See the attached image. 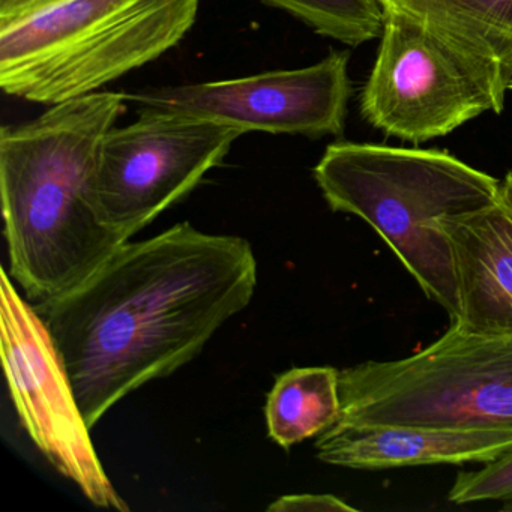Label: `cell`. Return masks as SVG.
<instances>
[{"label": "cell", "instance_id": "cell-9", "mask_svg": "<svg viewBox=\"0 0 512 512\" xmlns=\"http://www.w3.org/2000/svg\"><path fill=\"white\" fill-rule=\"evenodd\" d=\"M493 112L467 68L433 35L385 13L379 52L361 94V113L388 137L419 143L454 133Z\"/></svg>", "mask_w": 512, "mask_h": 512}, {"label": "cell", "instance_id": "cell-18", "mask_svg": "<svg viewBox=\"0 0 512 512\" xmlns=\"http://www.w3.org/2000/svg\"><path fill=\"white\" fill-rule=\"evenodd\" d=\"M502 511L512 512V499L505 500V502H503Z\"/></svg>", "mask_w": 512, "mask_h": 512}, {"label": "cell", "instance_id": "cell-8", "mask_svg": "<svg viewBox=\"0 0 512 512\" xmlns=\"http://www.w3.org/2000/svg\"><path fill=\"white\" fill-rule=\"evenodd\" d=\"M349 59V52H334L310 67L146 89L125 98L139 109L211 119L247 133L338 137L353 92Z\"/></svg>", "mask_w": 512, "mask_h": 512}, {"label": "cell", "instance_id": "cell-2", "mask_svg": "<svg viewBox=\"0 0 512 512\" xmlns=\"http://www.w3.org/2000/svg\"><path fill=\"white\" fill-rule=\"evenodd\" d=\"M127 104L125 92H94L0 130L10 277L31 301L70 292L127 242L100 220L89 199L101 140Z\"/></svg>", "mask_w": 512, "mask_h": 512}, {"label": "cell", "instance_id": "cell-7", "mask_svg": "<svg viewBox=\"0 0 512 512\" xmlns=\"http://www.w3.org/2000/svg\"><path fill=\"white\" fill-rule=\"evenodd\" d=\"M0 271V347L20 422L41 454L100 508L130 511L103 469L61 355L38 311Z\"/></svg>", "mask_w": 512, "mask_h": 512}, {"label": "cell", "instance_id": "cell-15", "mask_svg": "<svg viewBox=\"0 0 512 512\" xmlns=\"http://www.w3.org/2000/svg\"><path fill=\"white\" fill-rule=\"evenodd\" d=\"M448 499L454 505L512 499V449L482 469L458 473Z\"/></svg>", "mask_w": 512, "mask_h": 512}, {"label": "cell", "instance_id": "cell-6", "mask_svg": "<svg viewBox=\"0 0 512 512\" xmlns=\"http://www.w3.org/2000/svg\"><path fill=\"white\" fill-rule=\"evenodd\" d=\"M247 131L178 113L139 109V119L107 131L89 199L100 220L128 241L188 196Z\"/></svg>", "mask_w": 512, "mask_h": 512}, {"label": "cell", "instance_id": "cell-3", "mask_svg": "<svg viewBox=\"0 0 512 512\" xmlns=\"http://www.w3.org/2000/svg\"><path fill=\"white\" fill-rule=\"evenodd\" d=\"M313 176L329 208L374 229L454 322L457 278L440 220L496 202L502 181L449 152L355 142L329 145Z\"/></svg>", "mask_w": 512, "mask_h": 512}, {"label": "cell", "instance_id": "cell-16", "mask_svg": "<svg viewBox=\"0 0 512 512\" xmlns=\"http://www.w3.org/2000/svg\"><path fill=\"white\" fill-rule=\"evenodd\" d=\"M271 512H356L355 506L332 494H290L269 505Z\"/></svg>", "mask_w": 512, "mask_h": 512}, {"label": "cell", "instance_id": "cell-5", "mask_svg": "<svg viewBox=\"0 0 512 512\" xmlns=\"http://www.w3.org/2000/svg\"><path fill=\"white\" fill-rule=\"evenodd\" d=\"M341 427L512 430V335L455 326L415 355L340 371Z\"/></svg>", "mask_w": 512, "mask_h": 512}, {"label": "cell", "instance_id": "cell-13", "mask_svg": "<svg viewBox=\"0 0 512 512\" xmlns=\"http://www.w3.org/2000/svg\"><path fill=\"white\" fill-rule=\"evenodd\" d=\"M265 415L269 437L281 448L320 436L340 419V371L334 367L286 371L269 392Z\"/></svg>", "mask_w": 512, "mask_h": 512}, {"label": "cell", "instance_id": "cell-19", "mask_svg": "<svg viewBox=\"0 0 512 512\" xmlns=\"http://www.w3.org/2000/svg\"><path fill=\"white\" fill-rule=\"evenodd\" d=\"M508 91H512V79L511 82H509Z\"/></svg>", "mask_w": 512, "mask_h": 512}, {"label": "cell", "instance_id": "cell-4", "mask_svg": "<svg viewBox=\"0 0 512 512\" xmlns=\"http://www.w3.org/2000/svg\"><path fill=\"white\" fill-rule=\"evenodd\" d=\"M200 0H0V88L55 106L178 46Z\"/></svg>", "mask_w": 512, "mask_h": 512}, {"label": "cell", "instance_id": "cell-12", "mask_svg": "<svg viewBox=\"0 0 512 512\" xmlns=\"http://www.w3.org/2000/svg\"><path fill=\"white\" fill-rule=\"evenodd\" d=\"M433 35L484 88L494 115L512 79V0H380Z\"/></svg>", "mask_w": 512, "mask_h": 512}, {"label": "cell", "instance_id": "cell-14", "mask_svg": "<svg viewBox=\"0 0 512 512\" xmlns=\"http://www.w3.org/2000/svg\"><path fill=\"white\" fill-rule=\"evenodd\" d=\"M292 14L316 34L358 47L382 34L385 11L380 0H265Z\"/></svg>", "mask_w": 512, "mask_h": 512}, {"label": "cell", "instance_id": "cell-1", "mask_svg": "<svg viewBox=\"0 0 512 512\" xmlns=\"http://www.w3.org/2000/svg\"><path fill=\"white\" fill-rule=\"evenodd\" d=\"M256 286L247 239L179 223L125 242L82 284L35 310L92 430L128 394L197 358Z\"/></svg>", "mask_w": 512, "mask_h": 512}, {"label": "cell", "instance_id": "cell-17", "mask_svg": "<svg viewBox=\"0 0 512 512\" xmlns=\"http://www.w3.org/2000/svg\"><path fill=\"white\" fill-rule=\"evenodd\" d=\"M502 197L512 208V169L506 173L505 179L502 181Z\"/></svg>", "mask_w": 512, "mask_h": 512}, {"label": "cell", "instance_id": "cell-11", "mask_svg": "<svg viewBox=\"0 0 512 512\" xmlns=\"http://www.w3.org/2000/svg\"><path fill=\"white\" fill-rule=\"evenodd\" d=\"M317 458L358 470L488 463L512 449V430L425 425H332L317 436Z\"/></svg>", "mask_w": 512, "mask_h": 512}, {"label": "cell", "instance_id": "cell-10", "mask_svg": "<svg viewBox=\"0 0 512 512\" xmlns=\"http://www.w3.org/2000/svg\"><path fill=\"white\" fill-rule=\"evenodd\" d=\"M458 314L452 326L475 335H512V208L500 193L491 205L445 217Z\"/></svg>", "mask_w": 512, "mask_h": 512}]
</instances>
